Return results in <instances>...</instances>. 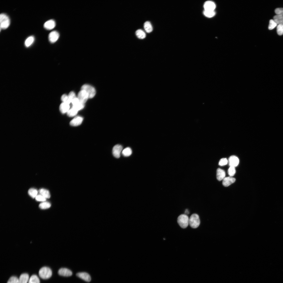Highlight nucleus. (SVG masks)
Masks as SVG:
<instances>
[{"label": "nucleus", "mask_w": 283, "mask_h": 283, "mask_svg": "<svg viewBox=\"0 0 283 283\" xmlns=\"http://www.w3.org/2000/svg\"><path fill=\"white\" fill-rule=\"evenodd\" d=\"M189 219L187 215L181 214L178 217L177 222L181 228L184 229L187 228L189 224Z\"/></svg>", "instance_id": "nucleus-1"}, {"label": "nucleus", "mask_w": 283, "mask_h": 283, "mask_svg": "<svg viewBox=\"0 0 283 283\" xmlns=\"http://www.w3.org/2000/svg\"><path fill=\"white\" fill-rule=\"evenodd\" d=\"M1 29H6L9 26L10 23V19L7 15L5 13H2L0 15Z\"/></svg>", "instance_id": "nucleus-2"}, {"label": "nucleus", "mask_w": 283, "mask_h": 283, "mask_svg": "<svg viewBox=\"0 0 283 283\" xmlns=\"http://www.w3.org/2000/svg\"><path fill=\"white\" fill-rule=\"evenodd\" d=\"M40 277L43 279H47L51 278L52 274L51 269L49 268L45 267L41 268L39 271Z\"/></svg>", "instance_id": "nucleus-3"}, {"label": "nucleus", "mask_w": 283, "mask_h": 283, "mask_svg": "<svg viewBox=\"0 0 283 283\" xmlns=\"http://www.w3.org/2000/svg\"><path fill=\"white\" fill-rule=\"evenodd\" d=\"M200 222L198 215L196 214L191 215L189 219V224L193 228H198L200 224Z\"/></svg>", "instance_id": "nucleus-4"}, {"label": "nucleus", "mask_w": 283, "mask_h": 283, "mask_svg": "<svg viewBox=\"0 0 283 283\" xmlns=\"http://www.w3.org/2000/svg\"><path fill=\"white\" fill-rule=\"evenodd\" d=\"M81 90L85 91L88 94L89 98H93L96 94L95 89L89 85L85 84L83 85L81 87Z\"/></svg>", "instance_id": "nucleus-5"}, {"label": "nucleus", "mask_w": 283, "mask_h": 283, "mask_svg": "<svg viewBox=\"0 0 283 283\" xmlns=\"http://www.w3.org/2000/svg\"><path fill=\"white\" fill-rule=\"evenodd\" d=\"M77 98L80 102L85 104L87 100L89 98L88 94L85 91L81 90L78 93Z\"/></svg>", "instance_id": "nucleus-6"}, {"label": "nucleus", "mask_w": 283, "mask_h": 283, "mask_svg": "<svg viewBox=\"0 0 283 283\" xmlns=\"http://www.w3.org/2000/svg\"><path fill=\"white\" fill-rule=\"evenodd\" d=\"M123 149L122 146L120 145L117 144L115 145L113 147L112 151L114 156L116 158H119Z\"/></svg>", "instance_id": "nucleus-7"}, {"label": "nucleus", "mask_w": 283, "mask_h": 283, "mask_svg": "<svg viewBox=\"0 0 283 283\" xmlns=\"http://www.w3.org/2000/svg\"><path fill=\"white\" fill-rule=\"evenodd\" d=\"M59 36V33L58 32L56 31H53L49 35V40L52 43H55L58 39Z\"/></svg>", "instance_id": "nucleus-8"}, {"label": "nucleus", "mask_w": 283, "mask_h": 283, "mask_svg": "<svg viewBox=\"0 0 283 283\" xmlns=\"http://www.w3.org/2000/svg\"><path fill=\"white\" fill-rule=\"evenodd\" d=\"M58 273L61 276L65 277H70L72 274V273L70 270L65 268H62L60 269Z\"/></svg>", "instance_id": "nucleus-9"}, {"label": "nucleus", "mask_w": 283, "mask_h": 283, "mask_svg": "<svg viewBox=\"0 0 283 283\" xmlns=\"http://www.w3.org/2000/svg\"><path fill=\"white\" fill-rule=\"evenodd\" d=\"M239 163V159L236 156H231L229 159V163L230 166L235 167L238 165Z\"/></svg>", "instance_id": "nucleus-10"}, {"label": "nucleus", "mask_w": 283, "mask_h": 283, "mask_svg": "<svg viewBox=\"0 0 283 283\" xmlns=\"http://www.w3.org/2000/svg\"><path fill=\"white\" fill-rule=\"evenodd\" d=\"M76 275L78 277L87 282H90L91 280L90 276L87 273L79 272L77 273Z\"/></svg>", "instance_id": "nucleus-11"}, {"label": "nucleus", "mask_w": 283, "mask_h": 283, "mask_svg": "<svg viewBox=\"0 0 283 283\" xmlns=\"http://www.w3.org/2000/svg\"><path fill=\"white\" fill-rule=\"evenodd\" d=\"M236 179L231 176L225 177L223 180V184L225 187H228L235 181Z\"/></svg>", "instance_id": "nucleus-12"}, {"label": "nucleus", "mask_w": 283, "mask_h": 283, "mask_svg": "<svg viewBox=\"0 0 283 283\" xmlns=\"http://www.w3.org/2000/svg\"><path fill=\"white\" fill-rule=\"evenodd\" d=\"M204 7L205 10L213 11L216 8V5L213 2L208 1L205 3Z\"/></svg>", "instance_id": "nucleus-13"}, {"label": "nucleus", "mask_w": 283, "mask_h": 283, "mask_svg": "<svg viewBox=\"0 0 283 283\" xmlns=\"http://www.w3.org/2000/svg\"><path fill=\"white\" fill-rule=\"evenodd\" d=\"M56 26L55 21L53 20H48L46 22L44 25V28L48 30H51L54 28Z\"/></svg>", "instance_id": "nucleus-14"}, {"label": "nucleus", "mask_w": 283, "mask_h": 283, "mask_svg": "<svg viewBox=\"0 0 283 283\" xmlns=\"http://www.w3.org/2000/svg\"><path fill=\"white\" fill-rule=\"evenodd\" d=\"M83 120V118L80 116H77L71 121L70 124L72 126H78L81 124Z\"/></svg>", "instance_id": "nucleus-15"}, {"label": "nucleus", "mask_w": 283, "mask_h": 283, "mask_svg": "<svg viewBox=\"0 0 283 283\" xmlns=\"http://www.w3.org/2000/svg\"><path fill=\"white\" fill-rule=\"evenodd\" d=\"M70 108L69 104L62 102L60 106L59 109L62 113L64 114L67 113L70 109Z\"/></svg>", "instance_id": "nucleus-16"}, {"label": "nucleus", "mask_w": 283, "mask_h": 283, "mask_svg": "<svg viewBox=\"0 0 283 283\" xmlns=\"http://www.w3.org/2000/svg\"><path fill=\"white\" fill-rule=\"evenodd\" d=\"M225 173L224 171L220 168L217 169V177L218 180L221 181L223 180L225 178Z\"/></svg>", "instance_id": "nucleus-17"}, {"label": "nucleus", "mask_w": 283, "mask_h": 283, "mask_svg": "<svg viewBox=\"0 0 283 283\" xmlns=\"http://www.w3.org/2000/svg\"><path fill=\"white\" fill-rule=\"evenodd\" d=\"M29 277L27 273H23L21 275L19 279V283H27L29 280Z\"/></svg>", "instance_id": "nucleus-18"}, {"label": "nucleus", "mask_w": 283, "mask_h": 283, "mask_svg": "<svg viewBox=\"0 0 283 283\" xmlns=\"http://www.w3.org/2000/svg\"><path fill=\"white\" fill-rule=\"evenodd\" d=\"M274 20L277 24L283 26V15H276L273 17Z\"/></svg>", "instance_id": "nucleus-19"}, {"label": "nucleus", "mask_w": 283, "mask_h": 283, "mask_svg": "<svg viewBox=\"0 0 283 283\" xmlns=\"http://www.w3.org/2000/svg\"><path fill=\"white\" fill-rule=\"evenodd\" d=\"M144 28L145 31L148 33L151 32L153 29L152 25L149 21H146L144 24Z\"/></svg>", "instance_id": "nucleus-20"}, {"label": "nucleus", "mask_w": 283, "mask_h": 283, "mask_svg": "<svg viewBox=\"0 0 283 283\" xmlns=\"http://www.w3.org/2000/svg\"><path fill=\"white\" fill-rule=\"evenodd\" d=\"M39 192L40 195L46 198H49L51 197V195L49 192L46 189H41L39 190Z\"/></svg>", "instance_id": "nucleus-21"}, {"label": "nucleus", "mask_w": 283, "mask_h": 283, "mask_svg": "<svg viewBox=\"0 0 283 283\" xmlns=\"http://www.w3.org/2000/svg\"><path fill=\"white\" fill-rule=\"evenodd\" d=\"M136 34L138 37L140 39H143L146 37L145 33L141 29L137 30L136 31Z\"/></svg>", "instance_id": "nucleus-22"}, {"label": "nucleus", "mask_w": 283, "mask_h": 283, "mask_svg": "<svg viewBox=\"0 0 283 283\" xmlns=\"http://www.w3.org/2000/svg\"><path fill=\"white\" fill-rule=\"evenodd\" d=\"M34 37L33 36H30L28 37L26 40L25 45L26 47H28L31 46L34 42Z\"/></svg>", "instance_id": "nucleus-23"}, {"label": "nucleus", "mask_w": 283, "mask_h": 283, "mask_svg": "<svg viewBox=\"0 0 283 283\" xmlns=\"http://www.w3.org/2000/svg\"><path fill=\"white\" fill-rule=\"evenodd\" d=\"M28 283H40L39 279L36 275H32L29 279Z\"/></svg>", "instance_id": "nucleus-24"}, {"label": "nucleus", "mask_w": 283, "mask_h": 283, "mask_svg": "<svg viewBox=\"0 0 283 283\" xmlns=\"http://www.w3.org/2000/svg\"><path fill=\"white\" fill-rule=\"evenodd\" d=\"M132 153L131 149L130 147H127L123 150L122 154L124 156L128 157L130 156L132 154Z\"/></svg>", "instance_id": "nucleus-25"}, {"label": "nucleus", "mask_w": 283, "mask_h": 283, "mask_svg": "<svg viewBox=\"0 0 283 283\" xmlns=\"http://www.w3.org/2000/svg\"><path fill=\"white\" fill-rule=\"evenodd\" d=\"M38 193L37 190L34 188L30 189L28 191L29 195L33 198H36L37 195Z\"/></svg>", "instance_id": "nucleus-26"}, {"label": "nucleus", "mask_w": 283, "mask_h": 283, "mask_svg": "<svg viewBox=\"0 0 283 283\" xmlns=\"http://www.w3.org/2000/svg\"><path fill=\"white\" fill-rule=\"evenodd\" d=\"M84 107L85 104L81 103L79 101L74 105H72V107L78 111L84 108Z\"/></svg>", "instance_id": "nucleus-27"}, {"label": "nucleus", "mask_w": 283, "mask_h": 283, "mask_svg": "<svg viewBox=\"0 0 283 283\" xmlns=\"http://www.w3.org/2000/svg\"><path fill=\"white\" fill-rule=\"evenodd\" d=\"M204 15L208 18L213 17L215 14L214 11H208L205 10L204 12Z\"/></svg>", "instance_id": "nucleus-28"}, {"label": "nucleus", "mask_w": 283, "mask_h": 283, "mask_svg": "<svg viewBox=\"0 0 283 283\" xmlns=\"http://www.w3.org/2000/svg\"><path fill=\"white\" fill-rule=\"evenodd\" d=\"M61 100L63 102L69 104L71 103V101L68 95L64 94L61 96Z\"/></svg>", "instance_id": "nucleus-29"}, {"label": "nucleus", "mask_w": 283, "mask_h": 283, "mask_svg": "<svg viewBox=\"0 0 283 283\" xmlns=\"http://www.w3.org/2000/svg\"><path fill=\"white\" fill-rule=\"evenodd\" d=\"M78 111V110L72 107V108L71 109H70L68 111L67 113V114L69 116V117H73V116H75L77 115Z\"/></svg>", "instance_id": "nucleus-30"}, {"label": "nucleus", "mask_w": 283, "mask_h": 283, "mask_svg": "<svg viewBox=\"0 0 283 283\" xmlns=\"http://www.w3.org/2000/svg\"><path fill=\"white\" fill-rule=\"evenodd\" d=\"M51 206V204L47 202H44L41 203L39 206V208L42 209H48Z\"/></svg>", "instance_id": "nucleus-31"}, {"label": "nucleus", "mask_w": 283, "mask_h": 283, "mask_svg": "<svg viewBox=\"0 0 283 283\" xmlns=\"http://www.w3.org/2000/svg\"><path fill=\"white\" fill-rule=\"evenodd\" d=\"M236 172L235 167L233 166H230L228 171L229 175L231 177L234 176Z\"/></svg>", "instance_id": "nucleus-32"}, {"label": "nucleus", "mask_w": 283, "mask_h": 283, "mask_svg": "<svg viewBox=\"0 0 283 283\" xmlns=\"http://www.w3.org/2000/svg\"><path fill=\"white\" fill-rule=\"evenodd\" d=\"M7 283H19V279L16 277H12L10 278Z\"/></svg>", "instance_id": "nucleus-33"}, {"label": "nucleus", "mask_w": 283, "mask_h": 283, "mask_svg": "<svg viewBox=\"0 0 283 283\" xmlns=\"http://www.w3.org/2000/svg\"><path fill=\"white\" fill-rule=\"evenodd\" d=\"M277 23L274 20H271L270 21L269 29L270 30H272L274 29L277 26Z\"/></svg>", "instance_id": "nucleus-34"}, {"label": "nucleus", "mask_w": 283, "mask_h": 283, "mask_svg": "<svg viewBox=\"0 0 283 283\" xmlns=\"http://www.w3.org/2000/svg\"><path fill=\"white\" fill-rule=\"evenodd\" d=\"M277 32L279 36H281L283 35V26L281 25H278L277 27Z\"/></svg>", "instance_id": "nucleus-35"}, {"label": "nucleus", "mask_w": 283, "mask_h": 283, "mask_svg": "<svg viewBox=\"0 0 283 283\" xmlns=\"http://www.w3.org/2000/svg\"><path fill=\"white\" fill-rule=\"evenodd\" d=\"M36 200L38 201L45 202L46 198L41 195H37L36 197Z\"/></svg>", "instance_id": "nucleus-36"}, {"label": "nucleus", "mask_w": 283, "mask_h": 283, "mask_svg": "<svg viewBox=\"0 0 283 283\" xmlns=\"http://www.w3.org/2000/svg\"><path fill=\"white\" fill-rule=\"evenodd\" d=\"M228 163V160L226 158H223L221 159L219 163V164L221 166H223L227 165Z\"/></svg>", "instance_id": "nucleus-37"}, {"label": "nucleus", "mask_w": 283, "mask_h": 283, "mask_svg": "<svg viewBox=\"0 0 283 283\" xmlns=\"http://www.w3.org/2000/svg\"><path fill=\"white\" fill-rule=\"evenodd\" d=\"M275 13L278 15H283V8H277L275 11Z\"/></svg>", "instance_id": "nucleus-38"}, {"label": "nucleus", "mask_w": 283, "mask_h": 283, "mask_svg": "<svg viewBox=\"0 0 283 283\" xmlns=\"http://www.w3.org/2000/svg\"><path fill=\"white\" fill-rule=\"evenodd\" d=\"M68 96L72 101L74 99L76 98L75 93L73 92H71L69 93Z\"/></svg>", "instance_id": "nucleus-39"}, {"label": "nucleus", "mask_w": 283, "mask_h": 283, "mask_svg": "<svg viewBox=\"0 0 283 283\" xmlns=\"http://www.w3.org/2000/svg\"><path fill=\"white\" fill-rule=\"evenodd\" d=\"M185 213L186 215L187 214H188L189 213V211L188 209H186L185 212Z\"/></svg>", "instance_id": "nucleus-40"}]
</instances>
